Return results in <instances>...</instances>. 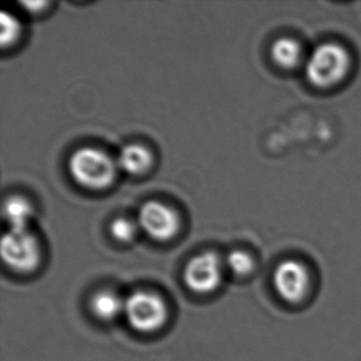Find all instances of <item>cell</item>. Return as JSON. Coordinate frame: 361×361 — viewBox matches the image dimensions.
Segmentation results:
<instances>
[{
  "label": "cell",
  "instance_id": "6da1fadb",
  "mask_svg": "<svg viewBox=\"0 0 361 361\" xmlns=\"http://www.w3.org/2000/svg\"><path fill=\"white\" fill-rule=\"evenodd\" d=\"M69 171L79 185L88 189H104L115 179L116 164L102 149L83 147L71 156Z\"/></svg>",
  "mask_w": 361,
  "mask_h": 361
},
{
  "label": "cell",
  "instance_id": "ba28073f",
  "mask_svg": "<svg viewBox=\"0 0 361 361\" xmlns=\"http://www.w3.org/2000/svg\"><path fill=\"white\" fill-rule=\"evenodd\" d=\"M90 311L100 321L111 322L123 314L125 298L113 290H102L90 300Z\"/></svg>",
  "mask_w": 361,
  "mask_h": 361
},
{
  "label": "cell",
  "instance_id": "8992f818",
  "mask_svg": "<svg viewBox=\"0 0 361 361\" xmlns=\"http://www.w3.org/2000/svg\"><path fill=\"white\" fill-rule=\"evenodd\" d=\"M222 262L217 254H199L186 265L184 281L192 293L207 295L220 288L222 283Z\"/></svg>",
  "mask_w": 361,
  "mask_h": 361
},
{
  "label": "cell",
  "instance_id": "7c38bea8",
  "mask_svg": "<svg viewBox=\"0 0 361 361\" xmlns=\"http://www.w3.org/2000/svg\"><path fill=\"white\" fill-rule=\"evenodd\" d=\"M21 34V24L19 20L8 13L0 14V42L3 46L14 44Z\"/></svg>",
  "mask_w": 361,
  "mask_h": 361
},
{
  "label": "cell",
  "instance_id": "9c48e42d",
  "mask_svg": "<svg viewBox=\"0 0 361 361\" xmlns=\"http://www.w3.org/2000/svg\"><path fill=\"white\" fill-rule=\"evenodd\" d=\"M153 158L151 152L146 147L141 145H128L123 147L120 156H118V164L122 171H126L132 176H140L149 169Z\"/></svg>",
  "mask_w": 361,
  "mask_h": 361
},
{
  "label": "cell",
  "instance_id": "3957f363",
  "mask_svg": "<svg viewBox=\"0 0 361 361\" xmlns=\"http://www.w3.org/2000/svg\"><path fill=\"white\" fill-rule=\"evenodd\" d=\"M349 67V56L341 44H322L307 59L306 75L318 88H328L342 80Z\"/></svg>",
  "mask_w": 361,
  "mask_h": 361
},
{
  "label": "cell",
  "instance_id": "30bf717a",
  "mask_svg": "<svg viewBox=\"0 0 361 361\" xmlns=\"http://www.w3.org/2000/svg\"><path fill=\"white\" fill-rule=\"evenodd\" d=\"M4 219L9 225V231H27L32 217V206L20 196H10L3 206Z\"/></svg>",
  "mask_w": 361,
  "mask_h": 361
},
{
  "label": "cell",
  "instance_id": "4fadbf2b",
  "mask_svg": "<svg viewBox=\"0 0 361 361\" xmlns=\"http://www.w3.org/2000/svg\"><path fill=\"white\" fill-rule=\"evenodd\" d=\"M227 267L235 275L245 276L253 271L254 260L243 250H232L227 257Z\"/></svg>",
  "mask_w": 361,
  "mask_h": 361
},
{
  "label": "cell",
  "instance_id": "5b68a950",
  "mask_svg": "<svg viewBox=\"0 0 361 361\" xmlns=\"http://www.w3.org/2000/svg\"><path fill=\"white\" fill-rule=\"evenodd\" d=\"M273 283L280 298L290 305H298L307 298L311 278L302 263L288 259L275 269Z\"/></svg>",
  "mask_w": 361,
  "mask_h": 361
},
{
  "label": "cell",
  "instance_id": "52a82bcc",
  "mask_svg": "<svg viewBox=\"0 0 361 361\" xmlns=\"http://www.w3.org/2000/svg\"><path fill=\"white\" fill-rule=\"evenodd\" d=\"M138 221L142 230L157 240H168L179 230L176 211L159 201H148L140 210Z\"/></svg>",
  "mask_w": 361,
  "mask_h": 361
},
{
  "label": "cell",
  "instance_id": "277c9868",
  "mask_svg": "<svg viewBox=\"0 0 361 361\" xmlns=\"http://www.w3.org/2000/svg\"><path fill=\"white\" fill-rule=\"evenodd\" d=\"M1 258L19 273H30L41 262L39 240L29 231H8L1 240Z\"/></svg>",
  "mask_w": 361,
  "mask_h": 361
},
{
  "label": "cell",
  "instance_id": "5bb4252c",
  "mask_svg": "<svg viewBox=\"0 0 361 361\" xmlns=\"http://www.w3.org/2000/svg\"><path fill=\"white\" fill-rule=\"evenodd\" d=\"M136 231L135 224L131 220H127L123 217L114 220L113 224L110 226V232H111L114 238L120 240V242H123V243L131 242L136 235Z\"/></svg>",
  "mask_w": 361,
  "mask_h": 361
},
{
  "label": "cell",
  "instance_id": "8fae6325",
  "mask_svg": "<svg viewBox=\"0 0 361 361\" xmlns=\"http://www.w3.org/2000/svg\"><path fill=\"white\" fill-rule=\"evenodd\" d=\"M274 62L283 68H293L301 59V47L293 39H279L271 46Z\"/></svg>",
  "mask_w": 361,
  "mask_h": 361
},
{
  "label": "cell",
  "instance_id": "7a4b0ae2",
  "mask_svg": "<svg viewBox=\"0 0 361 361\" xmlns=\"http://www.w3.org/2000/svg\"><path fill=\"white\" fill-rule=\"evenodd\" d=\"M123 314L137 332L153 333L166 324L168 306L158 293L137 290L125 298Z\"/></svg>",
  "mask_w": 361,
  "mask_h": 361
}]
</instances>
